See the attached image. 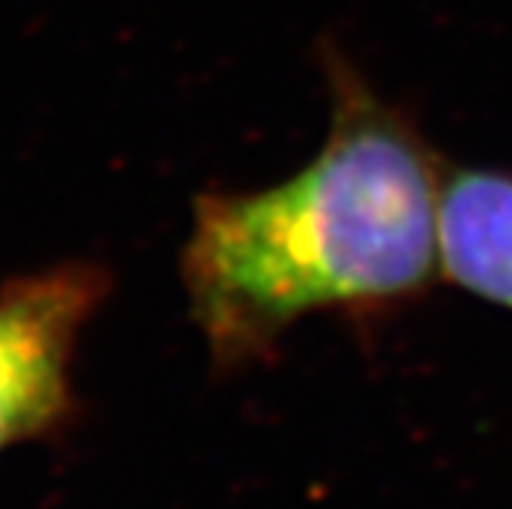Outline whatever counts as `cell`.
Instances as JSON below:
<instances>
[{
  "instance_id": "cell-1",
  "label": "cell",
  "mask_w": 512,
  "mask_h": 509,
  "mask_svg": "<svg viewBox=\"0 0 512 509\" xmlns=\"http://www.w3.org/2000/svg\"><path fill=\"white\" fill-rule=\"evenodd\" d=\"M319 154L264 191H206L181 252L191 316L221 365L270 350L316 310L421 295L439 270L442 172L408 117L335 46Z\"/></svg>"
},
{
  "instance_id": "cell-2",
  "label": "cell",
  "mask_w": 512,
  "mask_h": 509,
  "mask_svg": "<svg viewBox=\"0 0 512 509\" xmlns=\"http://www.w3.org/2000/svg\"><path fill=\"white\" fill-rule=\"evenodd\" d=\"M108 273L68 261L0 289V451L53 427L71 399V362Z\"/></svg>"
},
{
  "instance_id": "cell-3",
  "label": "cell",
  "mask_w": 512,
  "mask_h": 509,
  "mask_svg": "<svg viewBox=\"0 0 512 509\" xmlns=\"http://www.w3.org/2000/svg\"><path fill=\"white\" fill-rule=\"evenodd\" d=\"M439 270L470 295L512 310V175L454 169L442 178Z\"/></svg>"
}]
</instances>
